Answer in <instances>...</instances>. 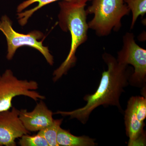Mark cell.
<instances>
[{"label":"cell","instance_id":"cell-1","mask_svg":"<svg viewBox=\"0 0 146 146\" xmlns=\"http://www.w3.org/2000/svg\"><path fill=\"white\" fill-rule=\"evenodd\" d=\"M102 58L107 64L108 69L102 74L98 87L92 95H86L83 99L86 104L81 108L70 112L58 111L54 114L69 116L70 119H76L85 124L92 112L99 106H115L121 110L120 98L124 89L128 85L133 70L128 65L118 62L112 55L104 53Z\"/></svg>","mask_w":146,"mask_h":146},{"label":"cell","instance_id":"cell-2","mask_svg":"<svg viewBox=\"0 0 146 146\" xmlns=\"http://www.w3.org/2000/svg\"><path fill=\"white\" fill-rule=\"evenodd\" d=\"M60 11L58 15L59 25L71 36L70 49L68 56L60 67L54 72V81H57L75 64L76 53L80 45L87 41L89 29L87 22L86 5H79L75 2L62 1L59 3Z\"/></svg>","mask_w":146,"mask_h":146},{"label":"cell","instance_id":"cell-3","mask_svg":"<svg viewBox=\"0 0 146 146\" xmlns=\"http://www.w3.org/2000/svg\"><path fill=\"white\" fill-rule=\"evenodd\" d=\"M86 9L94 18L88 23L89 29L98 36H108L112 31L117 32L121 27L122 18L129 15L130 11L124 0H93Z\"/></svg>","mask_w":146,"mask_h":146},{"label":"cell","instance_id":"cell-4","mask_svg":"<svg viewBox=\"0 0 146 146\" xmlns=\"http://www.w3.org/2000/svg\"><path fill=\"white\" fill-rule=\"evenodd\" d=\"M12 24L10 19L6 15L2 17L0 21V31L5 35L7 41V59H12L18 48L27 46L38 50L44 56L48 63L53 65V57L50 53L48 47L43 45V40L38 41L43 38V33L38 31H34L27 34L18 33L13 30Z\"/></svg>","mask_w":146,"mask_h":146},{"label":"cell","instance_id":"cell-5","mask_svg":"<svg viewBox=\"0 0 146 146\" xmlns=\"http://www.w3.org/2000/svg\"><path fill=\"white\" fill-rule=\"evenodd\" d=\"M123 41L122 48L118 52L117 60L120 63L133 66L129 83L142 87L146 81V50L136 44L131 33H127L123 36Z\"/></svg>","mask_w":146,"mask_h":146},{"label":"cell","instance_id":"cell-6","mask_svg":"<svg viewBox=\"0 0 146 146\" xmlns=\"http://www.w3.org/2000/svg\"><path fill=\"white\" fill-rule=\"evenodd\" d=\"M38 88L36 81L19 80L11 70H6L0 76V112L9 110L12 100L17 96H26L35 101L45 99L44 96L34 91Z\"/></svg>","mask_w":146,"mask_h":146},{"label":"cell","instance_id":"cell-7","mask_svg":"<svg viewBox=\"0 0 146 146\" xmlns=\"http://www.w3.org/2000/svg\"><path fill=\"white\" fill-rule=\"evenodd\" d=\"M19 112L14 107L0 112V146H16V139L30 133L20 119Z\"/></svg>","mask_w":146,"mask_h":146},{"label":"cell","instance_id":"cell-8","mask_svg":"<svg viewBox=\"0 0 146 146\" xmlns=\"http://www.w3.org/2000/svg\"><path fill=\"white\" fill-rule=\"evenodd\" d=\"M53 115L52 111L41 101L31 112H28L26 109L20 110L19 117L27 130L36 132L52 123L54 120Z\"/></svg>","mask_w":146,"mask_h":146},{"label":"cell","instance_id":"cell-9","mask_svg":"<svg viewBox=\"0 0 146 146\" xmlns=\"http://www.w3.org/2000/svg\"><path fill=\"white\" fill-rule=\"evenodd\" d=\"M125 113L126 132L129 138L128 145H145V132L144 129L145 123L138 120L131 98L128 101Z\"/></svg>","mask_w":146,"mask_h":146},{"label":"cell","instance_id":"cell-10","mask_svg":"<svg viewBox=\"0 0 146 146\" xmlns=\"http://www.w3.org/2000/svg\"><path fill=\"white\" fill-rule=\"evenodd\" d=\"M58 1L75 2L76 0H27L19 5L17 8L18 19L21 26L25 25L28 20L36 11L43 7Z\"/></svg>","mask_w":146,"mask_h":146},{"label":"cell","instance_id":"cell-11","mask_svg":"<svg viewBox=\"0 0 146 146\" xmlns=\"http://www.w3.org/2000/svg\"><path fill=\"white\" fill-rule=\"evenodd\" d=\"M56 140L59 146H95L97 145L95 139L86 136H74L70 131L60 127L58 132Z\"/></svg>","mask_w":146,"mask_h":146},{"label":"cell","instance_id":"cell-12","mask_svg":"<svg viewBox=\"0 0 146 146\" xmlns=\"http://www.w3.org/2000/svg\"><path fill=\"white\" fill-rule=\"evenodd\" d=\"M63 121V119H54L51 125L39 131L37 133L45 138L49 146H59L56 139L58 132Z\"/></svg>","mask_w":146,"mask_h":146},{"label":"cell","instance_id":"cell-13","mask_svg":"<svg viewBox=\"0 0 146 146\" xmlns=\"http://www.w3.org/2000/svg\"><path fill=\"white\" fill-rule=\"evenodd\" d=\"M132 14V21L130 28L132 29L135 25L139 16L142 17L146 13V0H124Z\"/></svg>","mask_w":146,"mask_h":146},{"label":"cell","instance_id":"cell-14","mask_svg":"<svg viewBox=\"0 0 146 146\" xmlns=\"http://www.w3.org/2000/svg\"><path fill=\"white\" fill-rule=\"evenodd\" d=\"M19 145L22 146H49L47 141L44 137L36 134L30 136L25 134L21 137Z\"/></svg>","mask_w":146,"mask_h":146},{"label":"cell","instance_id":"cell-15","mask_svg":"<svg viewBox=\"0 0 146 146\" xmlns=\"http://www.w3.org/2000/svg\"><path fill=\"white\" fill-rule=\"evenodd\" d=\"M92 1L93 0H76L75 3L79 5H86V3Z\"/></svg>","mask_w":146,"mask_h":146}]
</instances>
